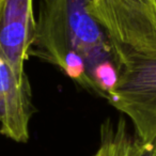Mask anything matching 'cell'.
<instances>
[{
	"label": "cell",
	"mask_w": 156,
	"mask_h": 156,
	"mask_svg": "<svg viewBox=\"0 0 156 156\" xmlns=\"http://www.w3.org/2000/svg\"><path fill=\"white\" fill-rule=\"evenodd\" d=\"M87 0H42L29 57L59 67L87 91L108 100L118 80L112 48Z\"/></svg>",
	"instance_id": "obj_1"
},
{
	"label": "cell",
	"mask_w": 156,
	"mask_h": 156,
	"mask_svg": "<svg viewBox=\"0 0 156 156\" xmlns=\"http://www.w3.org/2000/svg\"><path fill=\"white\" fill-rule=\"evenodd\" d=\"M33 112L28 77L20 78L0 49V133L13 141L26 143Z\"/></svg>",
	"instance_id": "obj_2"
},
{
	"label": "cell",
	"mask_w": 156,
	"mask_h": 156,
	"mask_svg": "<svg viewBox=\"0 0 156 156\" xmlns=\"http://www.w3.org/2000/svg\"><path fill=\"white\" fill-rule=\"evenodd\" d=\"M33 0H0V49L20 78L35 33Z\"/></svg>",
	"instance_id": "obj_3"
},
{
	"label": "cell",
	"mask_w": 156,
	"mask_h": 156,
	"mask_svg": "<svg viewBox=\"0 0 156 156\" xmlns=\"http://www.w3.org/2000/svg\"><path fill=\"white\" fill-rule=\"evenodd\" d=\"M135 138L123 118L115 124L107 120L101 126V143L93 156H132Z\"/></svg>",
	"instance_id": "obj_4"
},
{
	"label": "cell",
	"mask_w": 156,
	"mask_h": 156,
	"mask_svg": "<svg viewBox=\"0 0 156 156\" xmlns=\"http://www.w3.org/2000/svg\"><path fill=\"white\" fill-rule=\"evenodd\" d=\"M132 156H156V138L149 142H144L136 136Z\"/></svg>",
	"instance_id": "obj_5"
},
{
	"label": "cell",
	"mask_w": 156,
	"mask_h": 156,
	"mask_svg": "<svg viewBox=\"0 0 156 156\" xmlns=\"http://www.w3.org/2000/svg\"><path fill=\"white\" fill-rule=\"evenodd\" d=\"M90 1H92V0H87V2H88V3H89Z\"/></svg>",
	"instance_id": "obj_6"
}]
</instances>
